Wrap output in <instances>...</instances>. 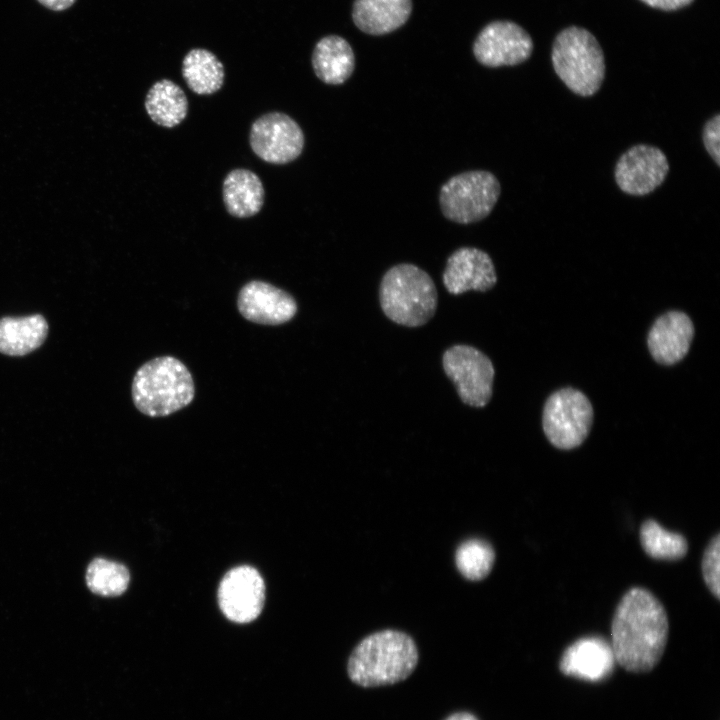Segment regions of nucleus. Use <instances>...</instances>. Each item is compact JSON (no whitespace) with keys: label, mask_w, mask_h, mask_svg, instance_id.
I'll list each match as a JSON object with an SVG mask.
<instances>
[{"label":"nucleus","mask_w":720,"mask_h":720,"mask_svg":"<svg viewBox=\"0 0 720 720\" xmlns=\"http://www.w3.org/2000/svg\"><path fill=\"white\" fill-rule=\"evenodd\" d=\"M669 633L666 610L647 589L634 587L621 598L611 623L616 663L629 672L651 671L665 651Z\"/></svg>","instance_id":"f257e3e1"},{"label":"nucleus","mask_w":720,"mask_h":720,"mask_svg":"<svg viewBox=\"0 0 720 720\" xmlns=\"http://www.w3.org/2000/svg\"><path fill=\"white\" fill-rule=\"evenodd\" d=\"M418 649L413 638L399 630L386 629L363 638L352 650L347 673L362 687H378L401 682L417 666Z\"/></svg>","instance_id":"f03ea898"},{"label":"nucleus","mask_w":720,"mask_h":720,"mask_svg":"<svg viewBox=\"0 0 720 720\" xmlns=\"http://www.w3.org/2000/svg\"><path fill=\"white\" fill-rule=\"evenodd\" d=\"M131 395L136 409L157 418L169 416L195 397V384L186 365L173 356L153 358L136 371Z\"/></svg>","instance_id":"7ed1b4c3"},{"label":"nucleus","mask_w":720,"mask_h":720,"mask_svg":"<svg viewBox=\"0 0 720 720\" xmlns=\"http://www.w3.org/2000/svg\"><path fill=\"white\" fill-rule=\"evenodd\" d=\"M379 302L392 322L414 328L425 325L434 316L438 293L426 271L411 263H401L383 275Z\"/></svg>","instance_id":"20e7f679"},{"label":"nucleus","mask_w":720,"mask_h":720,"mask_svg":"<svg viewBox=\"0 0 720 720\" xmlns=\"http://www.w3.org/2000/svg\"><path fill=\"white\" fill-rule=\"evenodd\" d=\"M551 59L558 77L575 94L587 97L600 89L605 76L604 53L588 30L570 26L559 32Z\"/></svg>","instance_id":"39448f33"},{"label":"nucleus","mask_w":720,"mask_h":720,"mask_svg":"<svg viewBox=\"0 0 720 720\" xmlns=\"http://www.w3.org/2000/svg\"><path fill=\"white\" fill-rule=\"evenodd\" d=\"M501 186L494 174L485 170L467 171L451 177L439 193L443 215L459 224L478 222L487 217L500 196Z\"/></svg>","instance_id":"423d86ee"},{"label":"nucleus","mask_w":720,"mask_h":720,"mask_svg":"<svg viewBox=\"0 0 720 720\" xmlns=\"http://www.w3.org/2000/svg\"><path fill=\"white\" fill-rule=\"evenodd\" d=\"M593 421L589 399L573 388L554 392L543 409L542 425L547 439L559 449L578 447L586 439Z\"/></svg>","instance_id":"0eeeda50"},{"label":"nucleus","mask_w":720,"mask_h":720,"mask_svg":"<svg viewBox=\"0 0 720 720\" xmlns=\"http://www.w3.org/2000/svg\"><path fill=\"white\" fill-rule=\"evenodd\" d=\"M442 366L464 404L482 408L490 402L495 369L486 354L474 346L456 344L443 353Z\"/></svg>","instance_id":"6e6552de"},{"label":"nucleus","mask_w":720,"mask_h":720,"mask_svg":"<svg viewBox=\"0 0 720 720\" xmlns=\"http://www.w3.org/2000/svg\"><path fill=\"white\" fill-rule=\"evenodd\" d=\"M304 141V134L298 123L281 112L266 113L251 125V149L268 163L292 162L302 153Z\"/></svg>","instance_id":"1a4fd4ad"},{"label":"nucleus","mask_w":720,"mask_h":720,"mask_svg":"<svg viewBox=\"0 0 720 720\" xmlns=\"http://www.w3.org/2000/svg\"><path fill=\"white\" fill-rule=\"evenodd\" d=\"M533 41L521 26L508 20L488 23L473 44L476 60L487 67L514 66L526 61Z\"/></svg>","instance_id":"9d476101"},{"label":"nucleus","mask_w":720,"mask_h":720,"mask_svg":"<svg viewBox=\"0 0 720 720\" xmlns=\"http://www.w3.org/2000/svg\"><path fill=\"white\" fill-rule=\"evenodd\" d=\"M265 586L259 572L250 566L228 571L218 588V603L223 614L236 623H248L262 611Z\"/></svg>","instance_id":"9b49d317"},{"label":"nucleus","mask_w":720,"mask_h":720,"mask_svg":"<svg viewBox=\"0 0 720 720\" xmlns=\"http://www.w3.org/2000/svg\"><path fill=\"white\" fill-rule=\"evenodd\" d=\"M668 171L667 158L659 148L639 144L621 155L615 167V180L623 192L643 196L659 187Z\"/></svg>","instance_id":"f8f14e48"},{"label":"nucleus","mask_w":720,"mask_h":720,"mask_svg":"<svg viewBox=\"0 0 720 720\" xmlns=\"http://www.w3.org/2000/svg\"><path fill=\"white\" fill-rule=\"evenodd\" d=\"M237 308L246 320L270 326L289 322L298 311L297 302L290 293L260 280L249 281L241 287Z\"/></svg>","instance_id":"ddd939ff"},{"label":"nucleus","mask_w":720,"mask_h":720,"mask_svg":"<svg viewBox=\"0 0 720 720\" xmlns=\"http://www.w3.org/2000/svg\"><path fill=\"white\" fill-rule=\"evenodd\" d=\"M446 290L452 295L468 291L486 292L497 282L491 257L475 247H461L447 259L442 274Z\"/></svg>","instance_id":"4468645a"},{"label":"nucleus","mask_w":720,"mask_h":720,"mask_svg":"<svg viewBox=\"0 0 720 720\" xmlns=\"http://www.w3.org/2000/svg\"><path fill=\"white\" fill-rule=\"evenodd\" d=\"M616 664L609 641L600 636H588L576 640L566 648L560 659V671L590 682L608 678Z\"/></svg>","instance_id":"2eb2a0df"},{"label":"nucleus","mask_w":720,"mask_h":720,"mask_svg":"<svg viewBox=\"0 0 720 720\" xmlns=\"http://www.w3.org/2000/svg\"><path fill=\"white\" fill-rule=\"evenodd\" d=\"M694 326L687 314L669 311L660 316L648 334V348L654 360L672 365L682 360L689 351Z\"/></svg>","instance_id":"dca6fc26"},{"label":"nucleus","mask_w":720,"mask_h":720,"mask_svg":"<svg viewBox=\"0 0 720 720\" xmlns=\"http://www.w3.org/2000/svg\"><path fill=\"white\" fill-rule=\"evenodd\" d=\"M412 12V0H355L354 24L369 35H384L403 26Z\"/></svg>","instance_id":"f3484780"},{"label":"nucleus","mask_w":720,"mask_h":720,"mask_svg":"<svg viewBox=\"0 0 720 720\" xmlns=\"http://www.w3.org/2000/svg\"><path fill=\"white\" fill-rule=\"evenodd\" d=\"M312 67L322 82L329 85L343 84L355 68L353 49L341 36H325L314 47Z\"/></svg>","instance_id":"a211bd4d"},{"label":"nucleus","mask_w":720,"mask_h":720,"mask_svg":"<svg viewBox=\"0 0 720 720\" xmlns=\"http://www.w3.org/2000/svg\"><path fill=\"white\" fill-rule=\"evenodd\" d=\"M261 179L248 169L230 171L223 181V201L228 213L237 218L257 214L264 203Z\"/></svg>","instance_id":"6ab92c4d"},{"label":"nucleus","mask_w":720,"mask_h":720,"mask_svg":"<svg viewBox=\"0 0 720 720\" xmlns=\"http://www.w3.org/2000/svg\"><path fill=\"white\" fill-rule=\"evenodd\" d=\"M48 323L40 315L25 317H3L0 319V353L9 356H23L45 341Z\"/></svg>","instance_id":"aec40b11"},{"label":"nucleus","mask_w":720,"mask_h":720,"mask_svg":"<svg viewBox=\"0 0 720 720\" xmlns=\"http://www.w3.org/2000/svg\"><path fill=\"white\" fill-rule=\"evenodd\" d=\"M145 108L156 124L172 128L187 116L188 100L182 88L169 79L157 81L149 89Z\"/></svg>","instance_id":"412c9836"},{"label":"nucleus","mask_w":720,"mask_h":720,"mask_svg":"<svg viewBox=\"0 0 720 720\" xmlns=\"http://www.w3.org/2000/svg\"><path fill=\"white\" fill-rule=\"evenodd\" d=\"M182 75L188 87L196 94L210 95L217 92L224 82V67L209 50H190L182 63Z\"/></svg>","instance_id":"4be33fe9"},{"label":"nucleus","mask_w":720,"mask_h":720,"mask_svg":"<svg viewBox=\"0 0 720 720\" xmlns=\"http://www.w3.org/2000/svg\"><path fill=\"white\" fill-rule=\"evenodd\" d=\"M640 542L645 553L657 560H679L688 551V543L681 534L664 529L652 519L642 524Z\"/></svg>","instance_id":"5701e85b"},{"label":"nucleus","mask_w":720,"mask_h":720,"mask_svg":"<svg viewBox=\"0 0 720 720\" xmlns=\"http://www.w3.org/2000/svg\"><path fill=\"white\" fill-rule=\"evenodd\" d=\"M495 557L494 548L488 541L470 538L457 547L455 565L465 579L480 581L490 574Z\"/></svg>","instance_id":"b1692460"},{"label":"nucleus","mask_w":720,"mask_h":720,"mask_svg":"<svg viewBox=\"0 0 720 720\" xmlns=\"http://www.w3.org/2000/svg\"><path fill=\"white\" fill-rule=\"evenodd\" d=\"M130 575L127 568L104 558L94 559L86 572L88 588L102 596H118L128 587Z\"/></svg>","instance_id":"393cba45"},{"label":"nucleus","mask_w":720,"mask_h":720,"mask_svg":"<svg viewBox=\"0 0 720 720\" xmlns=\"http://www.w3.org/2000/svg\"><path fill=\"white\" fill-rule=\"evenodd\" d=\"M702 574L710 592L720 598V535L716 534L704 551L702 558Z\"/></svg>","instance_id":"a878e982"},{"label":"nucleus","mask_w":720,"mask_h":720,"mask_svg":"<svg viewBox=\"0 0 720 720\" xmlns=\"http://www.w3.org/2000/svg\"><path fill=\"white\" fill-rule=\"evenodd\" d=\"M702 137L707 152L717 166H720V114L706 122Z\"/></svg>","instance_id":"bb28decb"},{"label":"nucleus","mask_w":720,"mask_h":720,"mask_svg":"<svg viewBox=\"0 0 720 720\" xmlns=\"http://www.w3.org/2000/svg\"><path fill=\"white\" fill-rule=\"evenodd\" d=\"M650 7L664 10L674 11L683 8L693 2V0H640Z\"/></svg>","instance_id":"cd10ccee"},{"label":"nucleus","mask_w":720,"mask_h":720,"mask_svg":"<svg viewBox=\"0 0 720 720\" xmlns=\"http://www.w3.org/2000/svg\"><path fill=\"white\" fill-rule=\"evenodd\" d=\"M43 7L56 12H61L72 7L77 0H36Z\"/></svg>","instance_id":"c85d7f7f"},{"label":"nucleus","mask_w":720,"mask_h":720,"mask_svg":"<svg viewBox=\"0 0 720 720\" xmlns=\"http://www.w3.org/2000/svg\"><path fill=\"white\" fill-rule=\"evenodd\" d=\"M445 720H478V719L471 713L457 712V713L450 715Z\"/></svg>","instance_id":"c756f323"}]
</instances>
